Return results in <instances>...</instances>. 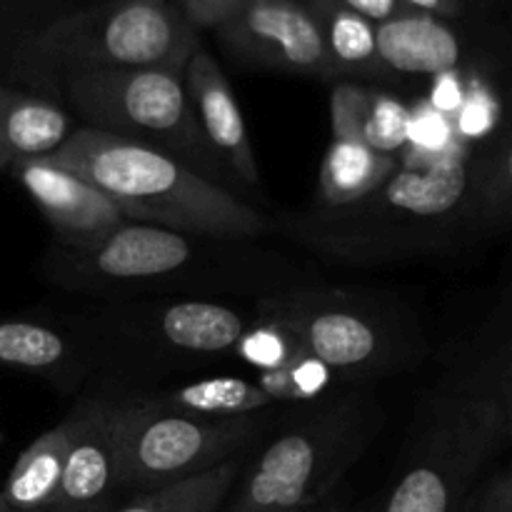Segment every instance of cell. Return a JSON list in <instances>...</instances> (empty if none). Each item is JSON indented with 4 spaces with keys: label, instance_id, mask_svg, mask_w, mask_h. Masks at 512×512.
<instances>
[{
    "label": "cell",
    "instance_id": "5bb4252c",
    "mask_svg": "<svg viewBox=\"0 0 512 512\" xmlns=\"http://www.w3.org/2000/svg\"><path fill=\"white\" fill-rule=\"evenodd\" d=\"M380 65L398 73L438 75L460 63V40L450 25L430 13H405L375 25Z\"/></svg>",
    "mask_w": 512,
    "mask_h": 512
},
{
    "label": "cell",
    "instance_id": "ba28073f",
    "mask_svg": "<svg viewBox=\"0 0 512 512\" xmlns=\"http://www.w3.org/2000/svg\"><path fill=\"white\" fill-rule=\"evenodd\" d=\"M10 175L33 198L55 233L75 250L100 243L105 235L128 223L125 210L110 195L45 158H28L8 165Z\"/></svg>",
    "mask_w": 512,
    "mask_h": 512
},
{
    "label": "cell",
    "instance_id": "4316f807",
    "mask_svg": "<svg viewBox=\"0 0 512 512\" xmlns=\"http://www.w3.org/2000/svg\"><path fill=\"white\" fill-rule=\"evenodd\" d=\"M500 120V105L493 90L480 80L468 78V93L463 105L453 113V128L460 143L488 138Z\"/></svg>",
    "mask_w": 512,
    "mask_h": 512
},
{
    "label": "cell",
    "instance_id": "ac0fdd59",
    "mask_svg": "<svg viewBox=\"0 0 512 512\" xmlns=\"http://www.w3.org/2000/svg\"><path fill=\"white\" fill-rule=\"evenodd\" d=\"M248 330L238 310L205 300L175 303L160 315V335L165 343L185 353L218 355L238 348Z\"/></svg>",
    "mask_w": 512,
    "mask_h": 512
},
{
    "label": "cell",
    "instance_id": "8992f818",
    "mask_svg": "<svg viewBox=\"0 0 512 512\" xmlns=\"http://www.w3.org/2000/svg\"><path fill=\"white\" fill-rule=\"evenodd\" d=\"M118 410V488L155 490L233 460L258 438V418H203L150 398L115 403Z\"/></svg>",
    "mask_w": 512,
    "mask_h": 512
},
{
    "label": "cell",
    "instance_id": "6da1fadb",
    "mask_svg": "<svg viewBox=\"0 0 512 512\" xmlns=\"http://www.w3.org/2000/svg\"><path fill=\"white\" fill-rule=\"evenodd\" d=\"M45 160L110 195L133 223L223 240L255 238L268 230V220L223 185L135 140L80 125Z\"/></svg>",
    "mask_w": 512,
    "mask_h": 512
},
{
    "label": "cell",
    "instance_id": "3957f363",
    "mask_svg": "<svg viewBox=\"0 0 512 512\" xmlns=\"http://www.w3.org/2000/svg\"><path fill=\"white\" fill-rule=\"evenodd\" d=\"M63 90L85 128L163 150L218 185L230 175L200 130L183 73L155 68L70 70Z\"/></svg>",
    "mask_w": 512,
    "mask_h": 512
},
{
    "label": "cell",
    "instance_id": "52a82bcc",
    "mask_svg": "<svg viewBox=\"0 0 512 512\" xmlns=\"http://www.w3.org/2000/svg\"><path fill=\"white\" fill-rule=\"evenodd\" d=\"M233 53L255 65L298 75H333L318 18L298 0H250L220 25Z\"/></svg>",
    "mask_w": 512,
    "mask_h": 512
},
{
    "label": "cell",
    "instance_id": "cb8c5ba5",
    "mask_svg": "<svg viewBox=\"0 0 512 512\" xmlns=\"http://www.w3.org/2000/svg\"><path fill=\"white\" fill-rule=\"evenodd\" d=\"M410 108L390 93L370 90L365 95L363 120H360V138L378 153L398 158L408 145Z\"/></svg>",
    "mask_w": 512,
    "mask_h": 512
},
{
    "label": "cell",
    "instance_id": "4dcf8cb0",
    "mask_svg": "<svg viewBox=\"0 0 512 512\" xmlns=\"http://www.w3.org/2000/svg\"><path fill=\"white\" fill-rule=\"evenodd\" d=\"M475 512H512V478L508 468L500 470L485 483V488L478 495V510Z\"/></svg>",
    "mask_w": 512,
    "mask_h": 512
},
{
    "label": "cell",
    "instance_id": "83f0119b",
    "mask_svg": "<svg viewBox=\"0 0 512 512\" xmlns=\"http://www.w3.org/2000/svg\"><path fill=\"white\" fill-rule=\"evenodd\" d=\"M480 188H483V198L490 205H500V208H508L510 203V143L503 140L500 143L498 155H493V173L483 170L480 173Z\"/></svg>",
    "mask_w": 512,
    "mask_h": 512
},
{
    "label": "cell",
    "instance_id": "603a6c76",
    "mask_svg": "<svg viewBox=\"0 0 512 512\" xmlns=\"http://www.w3.org/2000/svg\"><path fill=\"white\" fill-rule=\"evenodd\" d=\"M333 385V370L315 360L313 355L303 353L290 360L278 370H265L258 375V388L268 395L273 403H313L325 398Z\"/></svg>",
    "mask_w": 512,
    "mask_h": 512
},
{
    "label": "cell",
    "instance_id": "7402d4cb",
    "mask_svg": "<svg viewBox=\"0 0 512 512\" xmlns=\"http://www.w3.org/2000/svg\"><path fill=\"white\" fill-rule=\"evenodd\" d=\"M68 360V343L60 333L40 323L0 320V365L20 370L58 368Z\"/></svg>",
    "mask_w": 512,
    "mask_h": 512
},
{
    "label": "cell",
    "instance_id": "e575fe53",
    "mask_svg": "<svg viewBox=\"0 0 512 512\" xmlns=\"http://www.w3.org/2000/svg\"><path fill=\"white\" fill-rule=\"evenodd\" d=\"M320 512H340V510H323V508H320Z\"/></svg>",
    "mask_w": 512,
    "mask_h": 512
},
{
    "label": "cell",
    "instance_id": "7a4b0ae2",
    "mask_svg": "<svg viewBox=\"0 0 512 512\" xmlns=\"http://www.w3.org/2000/svg\"><path fill=\"white\" fill-rule=\"evenodd\" d=\"M370 398L350 395L305 415L278 435L248 470L225 512H300L320 508L378 430Z\"/></svg>",
    "mask_w": 512,
    "mask_h": 512
},
{
    "label": "cell",
    "instance_id": "30bf717a",
    "mask_svg": "<svg viewBox=\"0 0 512 512\" xmlns=\"http://www.w3.org/2000/svg\"><path fill=\"white\" fill-rule=\"evenodd\" d=\"M183 83L200 130L220 163L243 183L258 185L260 170L243 113L228 78L208 50L195 48L190 53L183 70Z\"/></svg>",
    "mask_w": 512,
    "mask_h": 512
},
{
    "label": "cell",
    "instance_id": "7c38bea8",
    "mask_svg": "<svg viewBox=\"0 0 512 512\" xmlns=\"http://www.w3.org/2000/svg\"><path fill=\"white\" fill-rule=\"evenodd\" d=\"M80 263L103 278H160L190 260L188 235L150 223L120 225L100 243L75 250Z\"/></svg>",
    "mask_w": 512,
    "mask_h": 512
},
{
    "label": "cell",
    "instance_id": "2e32d148",
    "mask_svg": "<svg viewBox=\"0 0 512 512\" xmlns=\"http://www.w3.org/2000/svg\"><path fill=\"white\" fill-rule=\"evenodd\" d=\"M73 418L40 435L18 458L0 490V512H45L63 473Z\"/></svg>",
    "mask_w": 512,
    "mask_h": 512
},
{
    "label": "cell",
    "instance_id": "f1b7e54d",
    "mask_svg": "<svg viewBox=\"0 0 512 512\" xmlns=\"http://www.w3.org/2000/svg\"><path fill=\"white\" fill-rule=\"evenodd\" d=\"M465 93H468V78H465L458 68L445 70V73L435 75L428 103L433 105V108H438L440 113H445L453 118L455 110L463 105Z\"/></svg>",
    "mask_w": 512,
    "mask_h": 512
},
{
    "label": "cell",
    "instance_id": "e0dca14e",
    "mask_svg": "<svg viewBox=\"0 0 512 512\" xmlns=\"http://www.w3.org/2000/svg\"><path fill=\"white\" fill-rule=\"evenodd\" d=\"M398 170V158L378 153L363 140L333 138L320 165V198L333 208L365 200Z\"/></svg>",
    "mask_w": 512,
    "mask_h": 512
},
{
    "label": "cell",
    "instance_id": "f546056e",
    "mask_svg": "<svg viewBox=\"0 0 512 512\" xmlns=\"http://www.w3.org/2000/svg\"><path fill=\"white\" fill-rule=\"evenodd\" d=\"M248 3L250 0H183V8L195 25L220 28L230 18H235Z\"/></svg>",
    "mask_w": 512,
    "mask_h": 512
},
{
    "label": "cell",
    "instance_id": "5b68a950",
    "mask_svg": "<svg viewBox=\"0 0 512 512\" xmlns=\"http://www.w3.org/2000/svg\"><path fill=\"white\" fill-rule=\"evenodd\" d=\"M508 435V393L453 395L415 445L383 512H458L473 480Z\"/></svg>",
    "mask_w": 512,
    "mask_h": 512
},
{
    "label": "cell",
    "instance_id": "d4e9b609",
    "mask_svg": "<svg viewBox=\"0 0 512 512\" xmlns=\"http://www.w3.org/2000/svg\"><path fill=\"white\" fill-rule=\"evenodd\" d=\"M458 148H465V145L455 135L450 115L440 113L428 100H420L415 108H410L408 145L400 155H405V158H438V155Z\"/></svg>",
    "mask_w": 512,
    "mask_h": 512
},
{
    "label": "cell",
    "instance_id": "44dd1931",
    "mask_svg": "<svg viewBox=\"0 0 512 512\" xmlns=\"http://www.w3.org/2000/svg\"><path fill=\"white\" fill-rule=\"evenodd\" d=\"M235 480H238V463L228 460L195 478L145 490L118 512H215L225 503Z\"/></svg>",
    "mask_w": 512,
    "mask_h": 512
},
{
    "label": "cell",
    "instance_id": "9c48e42d",
    "mask_svg": "<svg viewBox=\"0 0 512 512\" xmlns=\"http://www.w3.org/2000/svg\"><path fill=\"white\" fill-rule=\"evenodd\" d=\"M118 488V410L95 403L73 415V438L65 453L58 490L45 512H95Z\"/></svg>",
    "mask_w": 512,
    "mask_h": 512
},
{
    "label": "cell",
    "instance_id": "8fae6325",
    "mask_svg": "<svg viewBox=\"0 0 512 512\" xmlns=\"http://www.w3.org/2000/svg\"><path fill=\"white\" fill-rule=\"evenodd\" d=\"M268 320L290 330L300 348L328 365L333 373L370 368L383 355V335L378 325L358 310L343 305L290 303Z\"/></svg>",
    "mask_w": 512,
    "mask_h": 512
},
{
    "label": "cell",
    "instance_id": "d6986e66",
    "mask_svg": "<svg viewBox=\"0 0 512 512\" xmlns=\"http://www.w3.org/2000/svg\"><path fill=\"white\" fill-rule=\"evenodd\" d=\"M158 405L203 418H255L275 405L258 383L243 378H210L150 398Z\"/></svg>",
    "mask_w": 512,
    "mask_h": 512
},
{
    "label": "cell",
    "instance_id": "277c9868",
    "mask_svg": "<svg viewBox=\"0 0 512 512\" xmlns=\"http://www.w3.org/2000/svg\"><path fill=\"white\" fill-rule=\"evenodd\" d=\"M195 45L188 20L165 0H115L50 25L28 55L70 70L155 68L183 73Z\"/></svg>",
    "mask_w": 512,
    "mask_h": 512
},
{
    "label": "cell",
    "instance_id": "1f68e13d",
    "mask_svg": "<svg viewBox=\"0 0 512 512\" xmlns=\"http://www.w3.org/2000/svg\"><path fill=\"white\" fill-rule=\"evenodd\" d=\"M338 3L353 10V13L363 15L365 20H370L375 25L405 13V5L400 0H338Z\"/></svg>",
    "mask_w": 512,
    "mask_h": 512
},
{
    "label": "cell",
    "instance_id": "484cf974",
    "mask_svg": "<svg viewBox=\"0 0 512 512\" xmlns=\"http://www.w3.org/2000/svg\"><path fill=\"white\" fill-rule=\"evenodd\" d=\"M235 353L248 360L250 365H255L260 373H265V370H278L288 365L290 360L303 353V348H300V343L293 338L290 330H285L275 320L265 318L263 323L245 330Z\"/></svg>",
    "mask_w": 512,
    "mask_h": 512
},
{
    "label": "cell",
    "instance_id": "4fadbf2b",
    "mask_svg": "<svg viewBox=\"0 0 512 512\" xmlns=\"http://www.w3.org/2000/svg\"><path fill=\"white\" fill-rule=\"evenodd\" d=\"M383 198L390 208L415 218H440L453 213L470 188L465 148L438 158H398V170L385 180Z\"/></svg>",
    "mask_w": 512,
    "mask_h": 512
},
{
    "label": "cell",
    "instance_id": "ffe728a7",
    "mask_svg": "<svg viewBox=\"0 0 512 512\" xmlns=\"http://www.w3.org/2000/svg\"><path fill=\"white\" fill-rule=\"evenodd\" d=\"M313 15L318 18L325 50H328L335 73L338 70L373 73L380 68L378 48H375V23L348 10L338 0H318Z\"/></svg>",
    "mask_w": 512,
    "mask_h": 512
},
{
    "label": "cell",
    "instance_id": "836d02e7",
    "mask_svg": "<svg viewBox=\"0 0 512 512\" xmlns=\"http://www.w3.org/2000/svg\"><path fill=\"white\" fill-rule=\"evenodd\" d=\"M300 512H320V508H315V510H300Z\"/></svg>",
    "mask_w": 512,
    "mask_h": 512
},
{
    "label": "cell",
    "instance_id": "d6a6232c",
    "mask_svg": "<svg viewBox=\"0 0 512 512\" xmlns=\"http://www.w3.org/2000/svg\"><path fill=\"white\" fill-rule=\"evenodd\" d=\"M403 5L418 8V13H453L455 0H400Z\"/></svg>",
    "mask_w": 512,
    "mask_h": 512
},
{
    "label": "cell",
    "instance_id": "9a60e30c",
    "mask_svg": "<svg viewBox=\"0 0 512 512\" xmlns=\"http://www.w3.org/2000/svg\"><path fill=\"white\" fill-rule=\"evenodd\" d=\"M73 130L70 115L53 100L0 85V170L18 160L45 158Z\"/></svg>",
    "mask_w": 512,
    "mask_h": 512
}]
</instances>
